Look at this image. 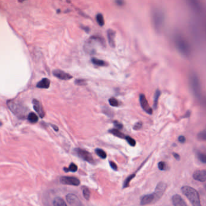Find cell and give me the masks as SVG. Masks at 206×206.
<instances>
[{
  "instance_id": "obj_22",
  "label": "cell",
  "mask_w": 206,
  "mask_h": 206,
  "mask_svg": "<svg viewBox=\"0 0 206 206\" xmlns=\"http://www.w3.org/2000/svg\"><path fill=\"white\" fill-rule=\"evenodd\" d=\"M27 119L31 123H36L38 121V117L35 113L32 112L28 115Z\"/></svg>"
},
{
  "instance_id": "obj_36",
  "label": "cell",
  "mask_w": 206,
  "mask_h": 206,
  "mask_svg": "<svg viewBox=\"0 0 206 206\" xmlns=\"http://www.w3.org/2000/svg\"><path fill=\"white\" fill-rule=\"evenodd\" d=\"M113 123H114V125L115 126V127L117 128V129H118V130H120V129H122L123 128V125L121 123H120L119 122H118V121H114V122H113Z\"/></svg>"
},
{
  "instance_id": "obj_39",
  "label": "cell",
  "mask_w": 206,
  "mask_h": 206,
  "mask_svg": "<svg viewBox=\"0 0 206 206\" xmlns=\"http://www.w3.org/2000/svg\"><path fill=\"white\" fill-rule=\"evenodd\" d=\"M178 141L181 143H185L186 142V137L185 136L180 135L178 137Z\"/></svg>"
},
{
  "instance_id": "obj_37",
  "label": "cell",
  "mask_w": 206,
  "mask_h": 206,
  "mask_svg": "<svg viewBox=\"0 0 206 206\" xmlns=\"http://www.w3.org/2000/svg\"><path fill=\"white\" fill-rule=\"evenodd\" d=\"M142 123L141 122H137L135 124V125L133 127V130H140L142 127Z\"/></svg>"
},
{
  "instance_id": "obj_40",
  "label": "cell",
  "mask_w": 206,
  "mask_h": 206,
  "mask_svg": "<svg viewBox=\"0 0 206 206\" xmlns=\"http://www.w3.org/2000/svg\"><path fill=\"white\" fill-rule=\"evenodd\" d=\"M115 3L119 6H122L124 5L125 2L123 0H115Z\"/></svg>"
},
{
  "instance_id": "obj_10",
  "label": "cell",
  "mask_w": 206,
  "mask_h": 206,
  "mask_svg": "<svg viewBox=\"0 0 206 206\" xmlns=\"http://www.w3.org/2000/svg\"><path fill=\"white\" fill-rule=\"evenodd\" d=\"M166 188H167V185L163 182H160L157 185V187L155 188L154 192L157 201H158L163 195Z\"/></svg>"
},
{
  "instance_id": "obj_17",
  "label": "cell",
  "mask_w": 206,
  "mask_h": 206,
  "mask_svg": "<svg viewBox=\"0 0 206 206\" xmlns=\"http://www.w3.org/2000/svg\"><path fill=\"white\" fill-rule=\"evenodd\" d=\"M115 33L112 29H108L107 31V37L110 46L111 48H114L115 46Z\"/></svg>"
},
{
  "instance_id": "obj_11",
  "label": "cell",
  "mask_w": 206,
  "mask_h": 206,
  "mask_svg": "<svg viewBox=\"0 0 206 206\" xmlns=\"http://www.w3.org/2000/svg\"><path fill=\"white\" fill-rule=\"evenodd\" d=\"M155 202H157V200H156V197H155V193L154 192V193H150V194H147V195H143L141 198L140 205L145 206V205L150 204H152V203H154Z\"/></svg>"
},
{
  "instance_id": "obj_4",
  "label": "cell",
  "mask_w": 206,
  "mask_h": 206,
  "mask_svg": "<svg viewBox=\"0 0 206 206\" xmlns=\"http://www.w3.org/2000/svg\"><path fill=\"white\" fill-rule=\"evenodd\" d=\"M181 191L193 206H201L200 195L195 189L190 186H185L182 187Z\"/></svg>"
},
{
  "instance_id": "obj_12",
  "label": "cell",
  "mask_w": 206,
  "mask_h": 206,
  "mask_svg": "<svg viewBox=\"0 0 206 206\" xmlns=\"http://www.w3.org/2000/svg\"><path fill=\"white\" fill-rule=\"evenodd\" d=\"M66 200L68 203L72 206H82L79 198L73 193H69L66 196Z\"/></svg>"
},
{
  "instance_id": "obj_44",
  "label": "cell",
  "mask_w": 206,
  "mask_h": 206,
  "mask_svg": "<svg viewBox=\"0 0 206 206\" xmlns=\"http://www.w3.org/2000/svg\"><path fill=\"white\" fill-rule=\"evenodd\" d=\"M82 28H83V29H84V30H85L86 32H89V31H90L89 28H88V27H82Z\"/></svg>"
},
{
  "instance_id": "obj_38",
  "label": "cell",
  "mask_w": 206,
  "mask_h": 206,
  "mask_svg": "<svg viewBox=\"0 0 206 206\" xmlns=\"http://www.w3.org/2000/svg\"><path fill=\"white\" fill-rule=\"evenodd\" d=\"M109 164H110V166H111V168L113 170H117V165L114 162H113L112 161H109Z\"/></svg>"
},
{
  "instance_id": "obj_18",
  "label": "cell",
  "mask_w": 206,
  "mask_h": 206,
  "mask_svg": "<svg viewBox=\"0 0 206 206\" xmlns=\"http://www.w3.org/2000/svg\"><path fill=\"white\" fill-rule=\"evenodd\" d=\"M50 80L47 78H44L37 83V87L38 88L47 89L50 87Z\"/></svg>"
},
{
  "instance_id": "obj_15",
  "label": "cell",
  "mask_w": 206,
  "mask_h": 206,
  "mask_svg": "<svg viewBox=\"0 0 206 206\" xmlns=\"http://www.w3.org/2000/svg\"><path fill=\"white\" fill-rule=\"evenodd\" d=\"M172 204L174 206H186L187 204L179 195H174L172 197Z\"/></svg>"
},
{
  "instance_id": "obj_34",
  "label": "cell",
  "mask_w": 206,
  "mask_h": 206,
  "mask_svg": "<svg viewBox=\"0 0 206 206\" xmlns=\"http://www.w3.org/2000/svg\"><path fill=\"white\" fill-rule=\"evenodd\" d=\"M158 168L160 170H166L168 169V166L166 163L164 161H160L158 164Z\"/></svg>"
},
{
  "instance_id": "obj_24",
  "label": "cell",
  "mask_w": 206,
  "mask_h": 206,
  "mask_svg": "<svg viewBox=\"0 0 206 206\" xmlns=\"http://www.w3.org/2000/svg\"><path fill=\"white\" fill-rule=\"evenodd\" d=\"M95 20L98 25L100 27H102L105 24V19L103 15L102 14H98L95 16Z\"/></svg>"
},
{
  "instance_id": "obj_7",
  "label": "cell",
  "mask_w": 206,
  "mask_h": 206,
  "mask_svg": "<svg viewBox=\"0 0 206 206\" xmlns=\"http://www.w3.org/2000/svg\"><path fill=\"white\" fill-rule=\"evenodd\" d=\"M74 153L76 156L82 159L83 160L94 165L95 164V161L91 153L86 150H82L80 148H75L74 150Z\"/></svg>"
},
{
  "instance_id": "obj_32",
  "label": "cell",
  "mask_w": 206,
  "mask_h": 206,
  "mask_svg": "<svg viewBox=\"0 0 206 206\" xmlns=\"http://www.w3.org/2000/svg\"><path fill=\"white\" fill-rule=\"evenodd\" d=\"M109 103L111 106L112 107H117L120 105V103H119V102L114 97H111L110 99H109Z\"/></svg>"
},
{
  "instance_id": "obj_5",
  "label": "cell",
  "mask_w": 206,
  "mask_h": 206,
  "mask_svg": "<svg viewBox=\"0 0 206 206\" xmlns=\"http://www.w3.org/2000/svg\"><path fill=\"white\" fill-rule=\"evenodd\" d=\"M10 110L19 118H24L25 113V107L20 103L14 100H9L7 102Z\"/></svg>"
},
{
  "instance_id": "obj_8",
  "label": "cell",
  "mask_w": 206,
  "mask_h": 206,
  "mask_svg": "<svg viewBox=\"0 0 206 206\" xmlns=\"http://www.w3.org/2000/svg\"><path fill=\"white\" fill-rule=\"evenodd\" d=\"M60 182L63 185L78 186L80 185V180L75 177H62L60 178Z\"/></svg>"
},
{
  "instance_id": "obj_23",
  "label": "cell",
  "mask_w": 206,
  "mask_h": 206,
  "mask_svg": "<svg viewBox=\"0 0 206 206\" xmlns=\"http://www.w3.org/2000/svg\"><path fill=\"white\" fill-rule=\"evenodd\" d=\"M108 132L110 133H111L112 135H114V136L119 137L120 138H125V137L126 136L124 134H123L122 132H120L119 130H117V129H112V130H109Z\"/></svg>"
},
{
  "instance_id": "obj_25",
  "label": "cell",
  "mask_w": 206,
  "mask_h": 206,
  "mask_svg": "<svg viewBox=\"0 0 206 206\" xmlns=\"http://www.w3.org/2000/svg\"><path fill=\"white\" fill-rule=\"evenodd\" d=\"M135 173H136V172L134 173L131 174V175H130V176L128 177L127 178H126V180L124 181L123 184V189H125V188H126V187H128L129 186L131 180L135 177Z\"/></svg>"
},
{
  "instance_id": "obj_19",
  "label": "cell",
  "mask_w": 206,
  "mask_h": 206,
  "mask_svg": "<svg viewBox=\"0 0 206 206\" xmlns=\"http://www.w3.org/2000/svg\"><path fill=\"white\" fill-rule=\"evenodd\" d=\"M161 95V91L159 90H157L154 96V105H153V107L154 110H156L158 107V99L159 97Z\"/></svg>"
},
{
  "instance_id": "obj_33",
  "label": "cell",
  "mask_w": 206,
  "mask_h": 206,
  "mask_svg": "<svg viewBox=\"0 0 206 206\" xmlns=\"http://www.w3.org/2000/svg\"><path fill=\"white\" fill-rule=\"evenodd\" d=\"M197 138L198 140L200 141H205L206 140V130H203L200 132L197 135Z\"/></svg>"
},
{
  "instance_id": "obj_13",
  "label": "cell",
  "mask_w": 206,
  "mask_h": 206,
  "mask_svg": "<svg viewBox=\"0 0 206 206\" xmlns=\"http://www.w3.org/2000/svg\"><path fill=\"white\" fill-rule=\"evenodd\" d=\"M53 75L59 79L63 80H68L73 78L72 75L64 72L60 70H55L53 72Z\"/></svg>"
},
{
  "instance_id": "obj_9",
  "label": "cell",
  "mask_w": 206,
  "mask_h": 206,
  "mask_svg": "<svg viewBox=\"0 0 206 206\" xmlns=\"http://www.w3.org/2000/svg\"><path fill=\"white\" fill-rule=\"evenodd\" d=\"M139 99H140V103L142 109L147 114L151 115L152 114L153 110L152 108L150 107L145 94H140L139 96Z\"/></svg>"
},
{
  "instance_id": "obj_30",
  "label": "cell",
  "mask_w": 206,
  "mask_h": 206,
  "mask_svg": "<svg viewBox=\"0 0 206 206\" xmlns=\"http://www.w3.org/2000/svg\"><path fill=\"white\" fill-rule=\"evenodd\" d=\"M124 139H125V140H126L127 143H128L131 146H135V145H136V142H135V140L134 138H132V137H131L130 136L126 135Z\"/></svg>"
},
{
  "instance_id": "obj_42",
  "label": "cell",
  "mask_w": 206,
  "mask_h": 206,
  "mask_svg": "<svg viewBox=\"0 0 206 206\" xmlns=\"http://www.w3.org/2000/svg\"><path fill=\"white\" fill-rule=\"evenodd\" d=\"M190 114H191V111L190 110H188L186 113L185 114V115L183 116V118H188L190 116Z\"/></svg>"
},
{
  "instance_id": "obj_43",
  "label": "cell",
  "mask_w": 206,
  "mask_h": 206,
  "mask_svg": "<svg viewBox=\"0 0 206 206\" xmlns=\"http://www.w3.org/2000/svg\"><path fill=\"white\" fill-rule=\"evenodd\" d=\"M51 126H52V127L53 128V130H54L55 131H58V130H59L58 128H57L56 126H55V125H52Z\"/></svg>"
},
{
  "instance_id": "obj_3",
  "label": "cell",
  "mask_w": 206,
  "mask_h": 206,
  "mask_svg": "<svg viewBox=\"0 0 206 206\" xmlns=\"http://www.w3.org/2000/svg\"><path fill=\"white\" fill-rule=\"evenodd\" d=\"M151 19L154 29L157 33L162 31L165 27L166 17L163 10L160 8H154L152 10Z\"/></svg>"
},
{
  "instance_id": "obj_20",
  "label": "cell",
  "mask_w": 206,
  "mask_h": 206,
  "mask_svg": "<svg viewBox=\"0 0 206 206\" xmlns=\"http://www.w3.org/2000/svg\"><path fill=\"white\" fill-rule=\"evenodd\" d=\"M91 62L94 65L99 66V67H104V66H105L107 65L106 62L104 60H103L102 59H99L95 58V57L92 58L91 60Z\"/></svg>"
},
{
  "instance_id": "obj_45",
  "label": "cell",
  "mask_w": 206,
  "mask_h": 206,
  "mask_svg": "<svg viewBox=\"0 0 206 206\" xmlns=\"http://www.w3.org/2000/svg\"><path fill=\"white\" fill-rule=\"evenodd\" d=\"M24 1V0H19V1Z\"/></svg>"
},
{
  "instance_id": "obj_16",
  "label": "cell",
  "mask_w": 206,
  "mask_h": 206,
  "mask_svg": "<svg viewBox=\"0 0 206 206\" xmlns=\"http://www.w3.org/2000/svg\"><path fill=\"white\" fill-rule=\"evenodd\" d=\"M32 103L33 105V108L35 111L37 112L41 118H43L45 116V112L44 111L43 108L41 105L40 102L37 99H33Z\"/></svg>"
},
{
  "instance_id": "obj_21",
  "label": "cell",
  "mask_w": 206,
  "mask_h": 206,
  "mask_svg": "<svg viewBox=\"0 0 206 206\" xmlns=\"http://www.w3.org/2000/svg\"><path fill=\"white\" fill-rule=\"evenodd\" d=\"M53 204L55 206H66L67 204L64 201V200L60 197H56L53 201Z\"/></svg>"
},
{
  "instance_id": "obj_41",
  "label": "cell",
  "mask_w": 206,
  "mask_h": 206,
  "mask_svg": "<svg viewBox=\"0 0 206 206\" xmlns=\"http://www.w3.org/2000/svg\"><path fill=\"white\" fill-rule=\"evenodd\" d=\"M172 155H173V156L174 157V158H175L177 160L179 161V160H180V155H179V154H178L177 153L173 152V153H172Z\"/></svg>"
},
{
  "instance_id": "obj_1",
  "label": "cell",
  "mask_w": 206,
  "mask_h": 206,
  "mask_svg": "<svg viewBox=\"0 0 206 206\" xmlns=\"http://www.w3.org/2000/svg\"><path fill=\"white\" fill-rule=\"evenodd\" d=\"M189 82L190 89L195 98L202 105H205L206 100L203 97L199 77L195 72H191L189 75Z\"/></svg>"
},
{
  "instance_id": "obj_31",
  "label": "cell",
  "mask_w": 206,
  "mask_h": 206,
  "mask_svg": "<svg viewBox=\"0 0 206 206\" xmlns=\"http://www.w3.org/2000/svg\"><path fill=\"white\" fill-rule=\"evenodd\" d=\"M102 111L109 117H112L114 116V113L112 112V110H111V109H110L109 108L107 107H105L103 108Z\"/></svg>"
},
{
  "instance_id": "obj_28",
  "label": "cell",
  "mask_w": 206,
  "mask_h": 206,
  "mask_svg": "<svg viewBox=\"0 0 206 206\" xmlns=\"http://www.w3.org/2000/svg\"><path fill=\"white\" fill-rule=\"evenodd\" d=\"M64 170L65 172H76L77 170V166L75 165V163H72L70 165L69 168H64Z\"/></svg>"
},
{
  "instance_id": "obj_27",
  "label": "cell",
  "mask_w": 206,
  "mask_h": 206,
  "mask_svg": "<svg viewBox=\"0 0 206 206\" xmlns=\"http://www.w3.org/2000/svg\"><path fill=\"white\" fill-rule=\"evenodd\" d=\"M82 193L84 198L87 200H89L90 198V191L87 187L84 186L82 187Z\"/></svg>"
},
{
  "instance_id": "obj_14",
  "label": "cell",
  "mask_w": 206,
  "mask_h": 206,
  "mask_svg": "<svg viewBox=\"0 0 206 206\" xmlns=\"http://www.w3.org/2000/svg\"><path fill=\"white\" fill-rule=\"evenodd\" d=\"M193 178L200 182H205L206 180V170H196L193 173Z\"/></svg>"
},
{
  "instance_id": "obj_35",
  "label": "cell",
  "mask_w": 206,
  "mask_h": 206,
  "mask_svg": "<svg viewBox=\"0 0 206 206\" xmlns=\"http://www.w3.org/2000/svg\"><path fill=\"white\" fill-rule=\"evenodd\" d=\"M75 83L76 85L79 86H84L87 85V82L84 79H76Z\"/></svg>"
},
{
  "instance_id": "obj_2",
  "label": "cell",
  "mask_w": 206,
  "mask_h": 206,
  "mask_svg": "<svg viewBox=\"0 0 206 206\" xmlns=\"http://www.w3.org/2000/svg\"><path fill=\"white\" fill-rule=\"evenodd\" d=\"M173 42L178 52L185 57H189L192 50L190 45L187 39L181 33L177 32L173 35Z\"/></svg>"
},
{
  "instance_id": "obj_6",
  "label": "cell",
  "mask_w": 206,
  "mask_h": 206,
  "mask_svg": "<svg viewBox=\"0 0 206 206\" xmlns=\"http://www.w3.org/2000/svg\"><path fill=\"white\" fill-rule=\"evenodd\" d=\"M188 6L193 13L198 18L202 17L203 6L200 0H186Z\"/></svg>"
},
{
  "instance_id": "obj_26",
  "label": "cell",
  "mask_w": 206,
  "mask_h": 206,
  "mask_svg": "<svg viewBox=\"0 0 206 206\" xmlns=\"http://www.w3.org/2000/svg\"><path fill=\"white\" fill-rule=\"evenodd\" d=\"M95 152L102 159H105L107 158V153L103 150H102V149L97 148V149L95 150Z\"/></svg>"
},
{
  "instance_id": "obj_29",
  "label": "cell",
  "mask_w": 206,
  "mask_h": 206,
  "mask_svg": "<svg viewBox=\"0 0 206 206\" xmlns=\"http://www.w3.org/2000/svg\"><path fill=\"white\" fill-rule=\"evenodd\" d=\"M197 158L200 160V161L203 164H205L206 163V155L202 152H198L196 154Z\"/></svg>"
}]
</instances>
